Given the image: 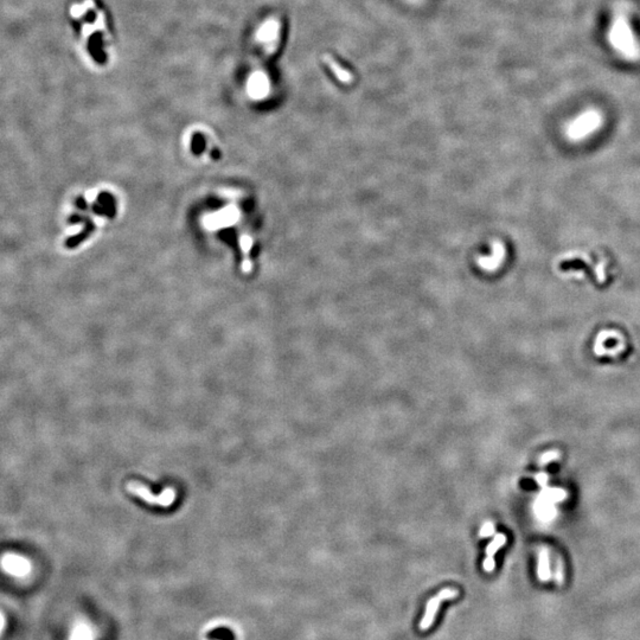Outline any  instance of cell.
I'll return each instance as SVG.
<instances>
[{"label":"cell","instance_id":"obj_5","mask_svg":"<svg viewBox=\"0 0 640 640\" xmlns=\"http://www.w3.org/2000/svg\"><path fill=\"white\" fill-rule=\"evenodd\" d=\"M505 542H506L505 535H503V533H498V535L495 536L494 541H492L491 543H490L489 546H487V548H486V558L484 560V569H485V572H487V573L494 572L495 566L494 556H495V553H497L498 550H499L500 548L504 546V544H505Z\"/></svg>","mask_w":640,"mask_h":640},{"label":"cell","instance_id":"obj_1","mask_svg":"<svg viewBox=\"0 0 640 640\" xmlns=\"http://www.w3.org/2000/svg\"><path fill=\"white\" fill-rule=\"evenodd\" d=\"M126 490L131 495L140 498L141 500H144L148 505L159 507H169L174 505L175 500L177 499L178 495L177 490L172 486L165 487L160 494L154 495L146 485H144L140 481L135 480L128 481L126 484Z\"/></svg>","mask_w":640,"mask_h":640},{"label":"cell","instance_id":"obj_4","mask_svg":"<svg viewBox=\"0 0 640 640\" xmlns=\"http://www.w3.org/2000/svg\"><path fill=\"white\" fill-rule=\"evenodd\" d=\"M599 121H600V117L595 113H587L586 115H582L581 117H579L570 126L569 134L573 138H575V139L586 137L587 134H589V132H592L596 128V126L599 125Z\"/></svg>","mask_w":640,"mask_h":640},{"label":"cell","instance_id":"obj_11","mask_svg":"<svg viewBox=\"0 0 640 640\" xmlns=\"http://www.w3.org/2000/svg\"><path fill=\"white\" fill-rule=\"evenodd\" d=\"M2 624H4V620H2L1 615H0V631H1V628H2Z\"/></svg>","mask_w":640,"mask_h":640},{"label":"cell","instance_id":"obj_9","mask_svg":"<svg viewBox=\"0 0 640 640\" xmlns=\"http://www.w3.org/2000/svg\"><path fill=\"white\" fill-rule=\"evenodd\" d=\"M6 568L10 572H12L14 574H23L27 572L28 567L25 564V562H23L19 558H10V560L6 561Z\"/></svg>","mask_w":640,"mask_h":640},{"label":"cell","instance_id":"obj_2","mask_svg":"<svg viewBox=\"0 0 640 640\" xmlns=\"http://www.w3.org/2000/svg\"><path fill=\"white\" fill-rule=\"evenodd\" d=\"M457 596L458 590L452 589V588H446V589L441 590L437 595H435L434 598H432L431 600L427 602L425 615H423L422 620L420 622V630L427 631L433 625L441 602L445 600H452V599H455Z\"/></svg>","mask_w":640,"mask_h":640},{"label":"cell","instance_id":"obj_6","mask_svg":"<svg viewBox=\"0 0 640 640\" xmlns=\"http://www.w3.org/2000/svg\"><path fill=\"white\" fill-rule=\"evenodd\" d=\"M324 62L327 63V65L330 67L331 70H332L334 76H336L339 81H342V82L344 83H349L352 81V75H351L350 71L345 70V69L340 67L339 63L336 62V60L332 58V56H330V55H324Z\"/></svg>","mask_w":640,"mask_h":640},{"label":"cell","instance_id":"obj_7","mask_svg":"<svg viewBox=\"0 0 640 640\" xmlns=\"http://www.w3.org/2000/svg\"><path fill=\"white\" fill-rule=\"evenodd\" d=\"M206 638L209 640H236V636L233 631L228 627H217L209 631L206 634Z\"/></svg>","mask_w":640,"mask_h":640},{"label":"cell","instance_id":"obj_3","mask_svg":"<svg viewBox=\"0 0 640 640\" xmlns=\"http://www.w3.org/2000/svg\"><path fill=\"white\" fill-rule=\"evenodd\" d=\"M612 42L614 47L625 54L626 56H633L636 54V45L630 29L624 20H618L614 25L612 34Z\"/></svg>","mask_w":640,"mask_h":640},{"label":"cell","instance_id":"obj_10","mask_svg":"<svg viewBox=\"0 0 640 640\" xmlns=\"http://www.w3.org/2000/svg\"><path fill=\"white\" fill-rule=\"evenodd\" d=\"M494 533H495L494 523H492V522H486V523L483 525V527L480 529L479 536H480V537H483V538L484 537H490V536H492Z\"/></svg>","mask_w":640,"mask_h":640},{"label":"cell","instance_id":"obj_8","mask_svg":"<svg viewBox=\"0 0 640 640\" xmlns=\"http://www.w3.org/2000/svg\"><path fill=\"white\" fill-rule=\"evenodd\" d=\"M538 576H540V579L542 581L549 580V578H550L549 561H548V556H547L546 552L541 553L540 564H538Z\"/></svg>","mask_w":640,"mask_h":640}]
</instances>
